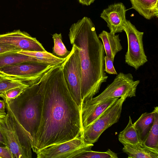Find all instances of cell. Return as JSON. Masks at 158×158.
Masks as SVG:
<instances>
[{
    "mask_svg": "<svg viewBox=\"0 0 158 158\" xmlns=\"http://www.w3.org/2000/svg\"><path fill=\"white\" fill-rule=\"evenodd\" d=\"M25 62H40L35 58L17 52H10L0 54V68Z\"/></svg>",
    "mask_w": 158,
    "mask_h": 158,
    "instance_id": "obj_18",
    "label": "cell"
},
{
    "mask_svg": "<svg viewBox=\"0 0 158 158\" xmlns=\"http://www.w3.org/2000/svg\"><path fill=\"white\" fill-rule=\"evenodd\" d=\"M30 86L20 79L6 76L0 80V94L15 88Z\"/></svg>",
    "mask_w": 158,
    "mask_h": 158,
    "instance_id": "obj_22",
    "label": "cell"
},
{
    "mask_svg": "<svg viewBox=\"0 0 158 158\" xmlns=\"http://www.w3.org/2000/svg\"><path fill=\"white\" fill-rule=\"evenodd\" d=\"M79 2L82 5L89 6L93 3L95 0H78Z\"/></svg>",
    "mask_w": 158,
    "mask_h": 158,
    "instance_id": "obj_30",
    "label": "cell"
},
{
    "mask_svg": "<svg viewBox=\"0 0 158 158\" xmlns=\"http://www.w3.org/2000/svg\"><path fill=\"white\" fill-rule=\"evenodd\" d=\"M117 158V154L108 149L105 152H98L92 151L91 149L78 154L74 158Z\"/></svg>",
    "mask_w": 158,
    "mask_h": 158,
    "instance_id": "obj_24",
    "label": "cell"
},
{
    "mask_svg": "<svg viewBox=\"0 0 158 158\" xmlns=\"http://www.w3.org/2000/svg\"><path fill=\"white\" fill-rule=\"evenodd\" d=\"M19 53L33 57L40 61L41 63L56 66L63 63L65 58L57 57L52 53L47 52L25 51L18 52Z\"/></svg>",
    "mask_w": 158,
    "mask_h": 158,
    "instance_id": "obj_19",
    "label": "cell"
},
{
    "mask_svg": "<svg viewBox=\"0 0 158 158\" xmlns=\"http://www.w3.org/2000/svg\"><path fill=\"white\" fill-rule=\"evenodd\" d=\"M127 98L128 96L125 95L119 98L95 122L83 130L82 137L85 143L93 144L96 142L106 130L118 122L123 103Z\"/></svg>",
    "mask_w": 158,
    "mask_h": 158,
    "instance_id": "obj_4",
    "label": "cell"
},
{
    "mask_svg": "<svg viewBox=\"0 0 158 158\" xmlns=\"http://www.w3.org/2000/svg\"><path fill=\"white\" fill-rule=\"evenodd\" d=\"M98 37L102 40L106 56L114 62L116 54L123 49L119 35L103 31Z\"/></svg>",
    "mask_w": 158,
    "mask_h": 158,
    "instance_id": "obj_15",
    "label": "cell"
},
{
    "mask_svg": "<svg viewBox=\"0 0 158 158\" xmlns=\"http://www.w3.org/2000/svg\"><path fill=\"white\" fill-rule=\"evenodd\" d=\"M131 8L135 9L146 19L158 17V0H130Z\"/></svg>",
    "mask_w": 158,
    "mask_h": 158,
    "instance_id": "obj_16",
    "label": "cell"
},
{
    "mask_svg": "<svg viewBox=\"0 0 158 158\" xmlns=\"http://www.w3.org/2000/svg\"><path fill=\"white\" fill-rule=\"evenodd\" d=\"M21 50L16 47L7 44H0V54L10 52H19Z\"/></svg>",
    "mask_w": 158,
    "mask_h": 158,
    "instance_id": "obj_27",
    "label": "cell"
},
{
    "mask_svg": "<svg viewBox=\"0 0 158 158\" xmlns=\"http://www.w3.org/2000/svg\"><path fill=\"white\" fill-rule=\"evenodd\" d=\"M119 98L106 99L97 105H89L83 103L81 110V122L83 131L95 122Z\"/></svg>",
    "mask_w": 158,
    "mask_h": 158,
    "instance_id": "obj_13",
    "label": "cell"
},
{
    "mask_svg": "<svg viewBox=\"0 0 158 158\" xmlns=\"http://www.w3.org/2000/svg\"><path fill=\"white\" fill-rule=\"evenodd\" d=\"M71 44L77 49L81 72L82 103L93 98L108 78L104 71L105 51L95 26L84 17L73 24L69 34Z\"/></svg>",
    "mask_w": 158,
    "mask_h": 158,
    "instance_id": "obj_2",
    "label": "cell"
},
{
    "mask_svg": "<svg viewBox=\"0 0 158 158\" xmlns=\"http://www.w3.org/2000/svg\"><path fill=\"white\" fill-rule=\"evenodd\" d=\"M122 144L124 146L122 150L128 155V158H158V149L149 148L144 143L139 142L134 144Z\"/></svg>",
    "mask_w": 158,
    "mask_h": 158,
    "instance_id": "obj_14",
    "label": "cell"
},
{
    "mask_svg": "<svg viewBox=\"0 0 158 158\" xmlns=\"http://www.w3.org/2000/svg\"><path fill=\"white\" fill-rule=\"evenodd\" d=\"M0 158H13L10 150L7 146L0 145Z\"/></svg>",
    "mask_w": 158,
    "mask_h": 158,
    "instance_id": "obj_28",
    "label": "cell"
},
{
    "mask_svg": "<svg viewBox=\"0 0 158 158\" xmlns=\"http://www.w3.org/2000/svg\"><path fill=\"white\" fill-rule=\"evenodd\" d=\"M127 35L128 48L125 61L137 70L148 61L144 49L143 38L144 32L138 31L129 20H127L123 27Z\"/></svg>",
    "mask_w": 158,
    "mask_h": 158,
    "instance_id": "obj_8",
    "label": "cell"
},
{
    "mask_svg": "<svg viewBox=\"0 0 158 158\" xmlns=\"http://www.w3.org/2000/svg\"><path fill=\"white\" fill-rule=\"evenodd\" d=\"M126 12V7L123 3H114L103 10L100 17L107 23L110 32L115 34L123 31V26L127 20Z\"/></svg>",
    "mask_w": 158,
    "mask_h": 158,
    "instance_id": "obj_12",
    "label": "cell"
},
{
    "mask_svg": "<svg viewBox=\"0 0 158 158\" xmlns=\"http://www.w3.org/2000/svg\"><path fill=\"white\" fill-rule=\"evenodd\" d=\"M139 82V80H134L131 74L120 72L100 94L83 103L97 105L108 98H119L125 95L128 97L135 96L137 87Z\"/></svg>",
    "mask_w": 158,
    "mask_h": 158,
    "instance_id": "obj_6",
    "label": "cell"
},
{
    "mask_svg": "<svg viewBox=\"0 0 158 158\" xmlns=\"http://www.w3.org/2000/svg\"><path fill=\"white\" fill-rule=\"evenodd\" d=\"M6 107V103L5 101L0 99V114H6L5 112V109Z\"/></svg>",
    "mask_w": 158,
    "mask_h": 158,
    "instance_id": "obj_29",
    "label": "cell"
},
{
    "mask_svg": "<svg viewBox=\"0 0 158 158\" xmlns=\"http://www.w3.org/2000/svg\"><path fill=\"white\" fill-rule=\"evenodd\" d=\"M0 44L14 46L21 51L45 52L42 44L36 38L20 30L0 34Z\"/></svg>",
    "mask_w": 158,
    "mask_h": 158,
    "instance_id": "obj_10",
    "label": "cell"
},
{
    "mask_svg": "<svg viewBox=\"0 0 158 158\" xmlns=\"http://www.w3.org/2000/svg\"><path fill=\"white\" fill-rule=\"evenodd\" d=\"M40 82L27 88L15 98L5 101L26 156H32L31 149L39 130L43 102Z\"/></svg>",
    "mask_w": 158,
    "mask_h": 158,
    "instance_id": "obj_3",
    "label": "cell"
},
{
    "mask_svg": "<svg viewBox=\"0 0 158 158\" xmlns=\"http://www.w3.org/2000/svg\"><path fill=\"white\" fill-rule=\"evenodd\" d=\"M54 45L52 54L61 58H65L69 56L70 51L67 50L62 41L61 33H56L52 35Z\"/></svg>",
    "mask_w": 158,
    "mask_h": 158,
    "instance_id": "obj_23",
    "label": "cell"
},
{
    "mask_svg": "<svg viewBox=\"0 0 158 158\" xmlns=\"http://www.w3.org/2000/svg\"><path fill=\"white\" fill-rule=\"evenodd\" d=\"M0 145L6 146V144L2 132L0 128Z\"/></svg>",
    "mask_w": 158,
    "mask_h": 158,
    "instance_id": "obj_31",
    "label": "cell"
},
{
    "mask_svg": "<svg viewBox=\"0 0 158 158\" xmlns=\"http://www.w3.org/2000/svg\"><path fill=\"white\" fill-rule=\"evenodd\" d=\"M55 66L40 62H25L1 68L0 73L20 79L31 85L39 82Z\"/></svg>",
    "mask_w": 158,
    "mask_h": 158,
    "instance_id": "obj_7",
    "label": "cell"
},
{
    "mask_svg": "<svg viewBox=\"0 0 158 158\" xmlns=\"http://www.w3.org/2000/svg\"><path fill=\"white\" fill-rule=\"evenodd\" d=\"M6 114H0V121L6 117Z\"/></svg>",
    "mask_w": 158,
    "mask_h": 158,
    "instance_id": "obj_32",
    "label": "cell"
},
{
    "mask_svg": "<svg viewBox=\"0 0 158 158\" xmlns=\"http://www.w3.org/2000/svg\"><path fill=\"white\" fill-rule=\"evenodd\" d=\"M63 63L50 69L40 81L43 97L41 116L32 148L36 154L48 146L82 135L81 109L67 86L63 72Z\"/></svg>",
    "mask_w": 158,
    "mask_h": 158,
    "instance_id": "obj_1",
    "label": "cell"
},
{
    "mask_svg": "<svg viewBox=\"0 0 158 158\" xmlns=\"http://www.w3.org/2000/svg\"><path fill=\"white\" fill-rule=\"evenodd\" d=\"M113 61L107 56L104 57V71L107 73L110 74H117L114 65Z\"/></svg>",
    "mask_w": 158,
    "mask_h": 158,
    "instance_id": "obj_26",
    "label": "cell"
},
{
    "mask_svg": "<svg viewBox=\"0 0 158 158\" xmlns=\"http://www.w3.org/2000/svg\"><path fill=\"white\" fill-rule=\"evenodd\" d=\"M27 87H19L12 88L0 94V98L4 101L13 99L21 94Z\"/></svg>",
    "mask_w": 158,
    "mask_h": 158,
    "instance_id": "obj_25",
    "label": "cell"
},
{
    "mask_svg": "<svg viewBox=\"0 0 158 158\" xmlns=\"http://www.w3.org/2000/svg\"><path fill=\"white\" fill-rule=\"evenodd\" d=\"M118 139L122 143L134 144L139 142L136 131L132 123L130 116L129 117V122L123 131L120 132Z\"/></svg>",
    "mask_w": 158,
    "mask_h": 158,
    "instance_id": "obj_20",
    "label": "cell"
},
{
    "mask_svg": "<svg viewBox=\"0 0 158 158\" xmlns=\"http://www.w3.org/2000/svg\"><path fill=\"white\" fill-rule=\"evenodd\" d=\"M6 76H5L2 74L0 73V80L5 77Z\"/></svg>",
    "mask_w": 158,
    "mask_h": 158,
    "instance_id": "obj_33",
    "label": "cell"
},
{
    "mask_svg": "<svg viewBox=\"0 0 158 158\" xmlns=\"http://www.w3.org/2000/svg\"><path fill=\"white\" fill-rule=\"evenodd\" d=\"M155 109L151 113H143L133 123L139 142L144 143L153 124Z\"/></svg>",
    "mask_w": 158,
    "mask_h": 158,
    "instance_id": "obj_17",
    "label": "cell"
},
{
    "mask_svg": "<svg viewBox=\"0 0 158 158\" xmlns=\"http://www.w3.org/2000/svg\"><path fill=\"white\" fill-rule=\"evenodd\" d=\"M93 144H85L82 136L68 141L48 146L36 154L37 158H74L82 152L91 149Z\"/></svg>",
    "mask_w": 158,
    "mask_h": 158,
    "instance_id": "obj_9",
    "label": "cell"
},
{
    "mask_svg": "<svg viewBox=\"0 0 158 158\" xmlns=\"http://www.w3.org/2000/svg\"><path fill=\"white\" fill-rule=\"evenodd\" d=\"M63 72L67 88L72 98L81 109V67L78 51L72 45L71 50L63 63Z\"/></svg>",
    "mask_w": 158,
    "mask_h": 158,
    "instance_id": "obj_5",
    "label": "cell"
},
{
    "mask_svg": "<svg viewBox=\"0 0 158 158\" xmlns=\"http://www.w3.org/2000/svg\"><path fill=\"white\" fill-rule=\"evenodd\" d=\"M0 128L13 158H27L12 118L7 111L6 117L0 121Z\"/></svg>",
    "mask_w": 158,
    "mask_h": 158,
    "instance_id": "obj_11",
    "label": "cell"
},
{
    "mask_svg": "<svg viewBox=\"0 0 158 158\" xmlns=\"http://www.w3.org/2000/svg\"><path fill=\"white\" fill-rule=\"evenodd\" d=\"M155 111L153 124L144 143L147 146L158 149V107L154 108Z\"/></svg>",
    "mask_w": 158,
    "mask_h": 158,
    "instance_id": "obj_21",
    "label": "cell"
}]
</instances>
